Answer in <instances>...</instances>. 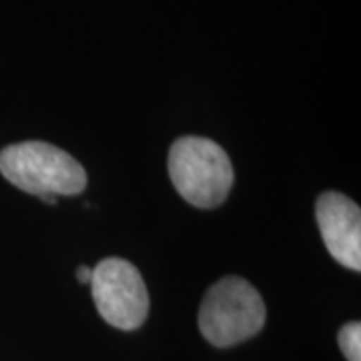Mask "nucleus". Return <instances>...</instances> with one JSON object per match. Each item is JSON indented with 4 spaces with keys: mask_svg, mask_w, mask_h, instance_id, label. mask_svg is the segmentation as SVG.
Masks as SVG:
<instances>
[{
    "mask_svg": "<svg viewBox=\"0 0 361 361\" xmlns=\"http://www.w3.org/2000/svg\"><path fill=\"white\" fill-rule=\"evenodd\" d=\"M0 173L20 191L37 197H73L87 187V173L77 159L44 141L16 142L2 149Z\"/></svg>",
    "mask_w": 361,
    "mask_h": 361,
    "instance_id": "f257e3e1",
    "label": "nucleus"
},
{
    "mask_svg": "<svg viewBox=\"0 0 361 361\" xmlns=\"http://www.w3.org/2000/svg\"><path fill=\"white\" fill-rule=\"evenodd\" d=\"M169 177L187 203L215 209L229 197L235 171L229 155L215 141L180 137L169 151Z\"/></svg>",
    "mask_w": 361,
    "mask_h": 361,
    "instance_id": "f03ea898",
    "label": "nucleus"
},
{
    "mask_svg": "<svg viewBox=\"0 0 361 361\" xmlns=\"http://www.w3.org/2000/svg\"><path fill=\"white\" fill-rule=\"evenodd\" d=\"M265 303L243 277H223L209 287L199 310V329L215 348H231L257 336L265 325Z\"/></svg>",
    "mask_w": 361,
    "mask_h": 361,
    "instance_id": "7ed1b4c3",
    "label": "nucleus"
},
{
    "mask_svg": "<svg viewBox=\"0 0 361 361\" xmlns=\"http://www.w3.org/2000/svg\"><path fill=\"white\" fill-rule=\"evenodd\" d=\"M94 305L104 322L116 329L141 327L149 313V293L139 269L127 259H103L90 277Z\"/></svg>",
    "mask_w": 361,
    "mask_h": 361,
    "instance_id": "20e7f679",
    "label": "nucleus"
},
{
    "mask_svg": "<svg viewBox=\"0 0 361 361\" xmlns=\"http://www.w3.org/2000/svg\"><path fill=\"white\" fill-rule=\"evenodd\" d=\"M315 217L329 255L351 271L361 269V211L336 191L319 195Z\"/></svg>",
    "mask_w": 361,
    "mask_h": 361,
    "instance_id": "39448f33",
    "label": "nucleus"
},
{
    "mask_svg": "<svg viewBox=\"0 0 361 361\" xmlns=\"http://www.w3.org/2000/svg\"><path fill=\"white\" fill-rule=\"evenodd\" d=\"M337 337H339V348L348 361H361V323H345Z\"/></svg>",
    "mask_w": 361,
    "mask_h": 361,
    "instance_id": "423d86ee",
    "label": "nucleus"
},
{
    "mask_svg": "<svg viewBox=\"0 0 361 361\" xmlns=\"http://www.w3.org/2000/svg\"><path fill=\"white\" fill-rule=\"evenodd\" d=\"M90 277H92V269H90V267H87V265L78 267L77 279L80 281V283H90Z\"/></svg>",
    "mask_w": 361,
    "mask_h": 361,
    "instance_id": "0eeeda50",
    "label": "nucleus"
}]
</instances>
